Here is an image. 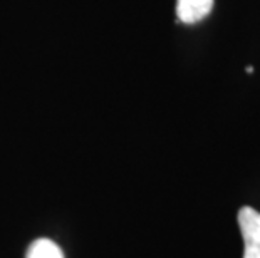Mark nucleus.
<instances>
[{
  "label": "nucleus",
  "instance_id": "f257e3e1",
  "mask_svg": "<svg viewBox=\"0 0 260 258\" xmlns=\"http://www.w3.org/2000/svg\"><path fill=\"white\" fill-rule=\"evenodd\" d=\"M239 225L245 243L243 258H260V213L252 206L239 211Z\"/></svg>",
  "mask_w": 260,
  "mask_h": 258
},
{
  "label": "nucleus",
  "instance_id": "20e7f679",
  "mask_svg": "<svg viewBox=\"0 0 260 258\" xmlns=\"http://www.w3.org/2000/svg\"><path fill=\"white\" fill-rule=\"evenodd\" d=\"M245 70H247L248 74H252V72H253V67H252V65H248V67H247Z\"/></svg>",
  "mask_w": 260,
  "mask_h": 258
},
{
  "label": "nucleus",
  "instance_id": "f03ea898",
  "mask_svg": "<svg viewBox=\"0 0 260 258\" xmlns=\"http://www.w3.org/2000/svg\"><path fill=\"white\" fill-rule=\"evenodd\" d=\"M213 0H176V15L183 24H197L212 12Z\"/></svg>",
  "mask_w": 260,
  "mask_h": 258
},
{
  "label": "nucleus",
  "instance_id": "7ed1b4c3",
  "mask_svg": "<svg viewBox=\"0 0 260 258\" xmlns=\"http://www.w3.org/2000/svg\"><path fill=\"white\" fill-rule=\"evenodd\" d=\"M25 258H64V253L52 240L39 238L29 246Z\"/></svg>",
  "mask_w": 260,
  "mask_h": 258
}]
</instances>
